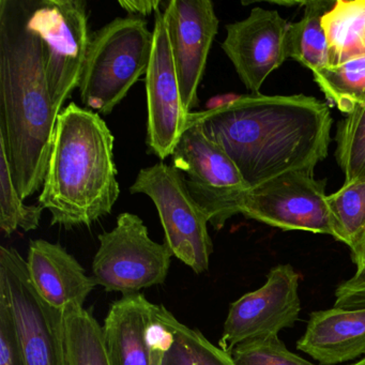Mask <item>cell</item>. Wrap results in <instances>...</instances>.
<instances>
[{
	"mask_svg": "<svg viewBox=\"0 0 365 365\" xmlns=\"http://www.w3.org/2000/svg\"><path fill=\"white\" fill-rule=\"evenodd\" d=\"M351 257L356 266V270L365 268V236L361 242L351 250Z\"/></svg>",
	"mask_w": 365,
	"mask_h": 365,
	"instance_id": "f546056e",
	"label": "cell"
},
{
	"mask_svg": "<svg viewBox=\"0 0 365 365\" xmlns=\"http://www.w3.org/2000/svg\"><path fill=\"white\" fill-rule=\"evenodd\" d=\"M0 292L11 305L26 365H69L63 312L39 296L29 279L26 259L14 247H0Z\"/></svg>",
	"mask_w": 365,
	"mask_h": 365,
	"instance_id": "9c48e42d",
	"label": "cell"
},
{
	"mask_svg": "<svg viewBox=\"0 0 365 365\" xmlns=\"http://www.w3.org/2000/svg\"><path fill=\"white\" fill-rule=\"evenodd\" d=\"M334 4L326 0L303 1L304 16L299 22L289 24L286 34L287 58L294 59L313 73L330 66L328 41L322 20Z\"/></svg>",
	"mask_w": 365,
	"mask_h": 365,
	"instance_id": "d6986e66",
	"label": "cell"
},
{
	"mask_svg": "<svg viewBox=\"0 0 365 365\" xmlns=\"http://www.w3.org/2000/svg\"><path fill=\"white\" fill-rule=\"evenodd\" d=\"M119 6L129 14V16L146 18L153 12H158L163 3L160 0H120Z\"/></svg>",
	"mask_w": 365,
	"mask_h": 365,
	"instance_id": "f1b7e54d",
	"label": "cell"
},
{
	"mask_svg": "<svg viewBox=\"0 0 365 365\" xmlns=\"http://www.w3.org/2000/svg\"><path fill=\"white\" fill-rule=\"evenodd\" d=\"M313 74L320 91L341 113L365 106V55Z\"/></svg>",
	"mask_w": 365,
	"mask_h": 365,
	"instance_id": "44dd1931",
	"label": "cell"
},
{
	"mask_svg": "<svg viewBox=\"0 0 365 365\" xmlns=\"http://www.w3.org/2000/svg\"><path fill=\"white\" fill-rule=\"evenodd\" d=\"M27 27L41 39L55 110L78 88L91 36L84 0H27Z\"/></svg>",
	"mask_w": 365,
	"mask_h": 365,
	"instance_id": "8992f818",
	"label": "cell"
},
{
	"mask_svg": "<svg viewBox=\"0 0 365 365\" xmlns=\"http://www.w3.org/2000/svg\"><path fill=\"white\" fill-rule=\"evenodd\" d=\"M230 354L237 365H316L289 351L279 335L243 341Z\"/></svg>",
	"mask_w": 365,
	"mask_h": 365,
	"instance_id": "484cf974",
	"label": "cell"
},
{
	"mask_svg": "<svg viewBox=\"0 0 365 365\" xmlns=\"http://www.w3.org/2000/svg\"><path fill=\"white\" fill-rule=\"evenodd\" d=\"M163 365H237L232 354L215 347L197 329L180 322L175 327V339Z\"/></svg>",
	"mask_w": 365,
	"mask_h": 365,
	"instance_id": "d4e9b609",
	"label": "cell"
},
{
	"mask_svg": "<svg viewBox=\"0 0 365 365\" xmlns=\"http://www.w3.org/2000/svg\"><path fill=\"white\" fill-rule=\"evenodd\" d=\"M0 365H26L16 318L3 292H0Z\"/></svg>",
	"mask_w": 365,
	"mask_h": 365,
	"instance_id": "83f0119b",
	"label": "cell"
},
{
	"mask_svg": "<svg viewBox=\"0 0 365 365\" xmlns=\"http://www.w3.org/2000/svg\"><path fill=\"white\" fill-rule=\"evenodd\" d=\"M335 155L345 183L365 180V106L354 108L337 125Z\"/></svg>",
	"mask_w": 365,
	"mask_h": 365,
	"instance_id": "cb8c5ba5",
	"label": "cell"
},
{
	"mask_svg": "<svg viewBox=\"0 0 365 365\" xmlns=\"http://www.w3.org/2000/svg\"><path fill=\"white\" fill-rule=\"evenodd\" d=\"M352 365H365V356H364V359H362V360L359 361V362L356 363V364H352Z\"/></svg>",
	"mask_w": 365,
	"mask_h": 365,
	"instance_id": "4dcf8cb0",
	"label": "cell"
},
{
	"mask_svg": "<svg viewBox=\"0 0 365 365\" xmlns=\"http://www.w3.org/2000/svg\"><path fill=\"white\" fill-rule=\"evenodd\" d=\"M93 262V277L106 292L123 297L165 282L172 264L168 245L149 237L148 228L134 213L117 217L116 226L99 235Z\"/></svg>",
	"mask_w": 365,
	"mask_h": 365,
	"instance_id": "52a82bcc",
	"label": "cell"
},
{
	"mask_svg": "<svg viewBox=\"0 0 365 365\" xmlns=\"http://www.w3.org/2000/svg\"><path fill=\"white\" fill-rule=\"evenodd\" d=\"M42 211L40 205L24 204L14 185L5 143L0 138V228L6 236H11L19 228L24 232L37 230Z\"/></svg>",
	"mask_w": 365,
	"mask_h": 365,
	"instance_id": "603a6c76",
	"label": "cell"
},
{
	"mask_svg": "<svg viewBox=\"0 0 365 365\" xmlns=\"http://www.w3.org/2000/svg\"><path fill=\"white\" fill-rule=\"evenodd\" d=\"M144 18H116L91 36L78 91L88 110L112 114L132 87L146 76L153 35Z\"/></svg>",
	"mask_w": 365,
	"mask_h": 365,
	"instance_id": "277c9868",
	"label": "cell"
},
{
	"mask_svg": "<svg viewBox=\"0 0 365 365\" xmlns=\"http://www.w3.org/2000/svg\"><path fill=\"white\" fill-rule=\"evenodd\" d=\"M189 121L234 162L250 189L294 170L314 173L328 155L332 117L314 97L232 96Z\"/></svg>",
	"mask_w": 365,
	"mask_h": 365,
	"instance_id": "6da1fadb",
	"label": "cell"
},
{
	"mask_svg": "<svg viewBox=\"0 0 365 365\" xmlns=\"http://www.w3.org/2000/svg\"><path fill=\"white\" fill-rule=\"evenodd\" d=\"M289 23L277 10L254 8L245 20L226 25L222 48L241 82L253 95L287 59L286 34Z\"/></svg>",
	"mask_w": 365,
	"mask_h": 365,
	"instance_id": "5bb4252c",
	"label": "cell"
},
{
	"mask_svg": "<svg viewBox=\"0 0 365 365\" xmlns=\"http://www.w3.org/2000/svg\"><path fill=\"white\" fill-rule=\"evenodd\" d=\"M172 157L173 166L185 175L190 194L215 230L240 215L250 187L232 159L205 135L200 123L189 121Z\"/></svg>",
	"mask_w": 365,
	"mask_h": 365,
	"instance_id": "ba28073f",
	"label": "cell"
},
{
	"mask_svg": "<svg viewBox=\"0 0 365 365\" xmlns=\"http://www.w3.org/2000/svg\"><path fill=\"white\" fill-rule=\"evenodd\" d=\"M333 238L354 250L365 236V180L344 182L327 196Z\"/></svg>",
	"mask_w": 365,
	"mask_h": 365,
	"instance_id": "7402d4cb",
	"label": "cell"
},
{
	"mask_svg": "<svg viewBox=\"0 0 365 365\" xmlns=\"http://www.w3.org/2000/svg\"><path fill=\"white\" fill-rule=\"evenodd\" d=\"M326 181L314 173L294 170L274 177L245 194L240 215L283 230H304L333 237Z\"/></svg>",
	"mask_w": 365,
	"mask_h": 365,
	"instance_id": "30bf717a",
	"label": "cell"
},
{
	"mask_svg": "<svg viewBox=\"0 0 365 365\" xmlns=\"http://www.w3.org/2000/svg\"><path fill=\"white\" fill-rule=\"evenodd\" d=\"M151 305L142 294L112 303L102 327L110 365H150L145 329Z\"/></svg>",
	"mask_w": 365,
	"mask_h": 365,
	"instance_id": "e0dca14e",
	"label": "cell"
},
{
	"mask_svg": "<svg viewBox=\"0 0 365 365\" xmlns=\"http://www.w3.org/2000/svg\"><path fill=\"white\" fill-rule=\"evenodd\" d=\"M330 66L365 55V0H337L324 14Z\"/></svg>",
	"mask_w": 365,
	"mask_h": 365,
	"instance_id": "ac0fdd59",
	"label": "cell"
},
{
	"mask_svg": "<svg viewBox=\"0 0 365 365\" xmlns=\"http://www.w3.org/2000/svg\"><path fill=\"white\" fill-rule=\"evenodd\" d=\"M176 317L164 305H151L150 317L145 329V343L150 365H163L175 339Z\"/></svg>",
	"mask_w": 365,
	"mask_h": 365,
	"instance_id": "4316f807",
	"label": "cell"
},
{
	"mask_svg": "<svg viewBox=\"0 0 365 365\" xmlns=\"http://www.w3.org/2000/svg\"><path fill=\"white\" fill-rule=\"evenodd\" d=\"M150 63L146 73V143L160 160L173 155L189 123L181 99L178 76L173 58L163 11L155 12Z\"/></svg>",
	"mask_w": 365,
	"mask_h": 365,
	"instance_id": "7c38bea8",
	"label": "cell"
},
{
	"mask_svg": "<svg viewBox=\"0 0 365 365\" xmlns=\"http://www.w3.org/2000/svg\"><path fill=\"white\" fill-rule=\"evenodd\" d=\"M297 349L322 365L348 362L365 356V307H333L313 312Z\"/></svg>",
	"mask_w": 365,
	"mask_h": 365,
	"instance_id": "2e32d148",
	"label": "cell"
},
{
	"mask_svg": "<svg viewBox=\"0 0 365 365\" xmlns=\"http://www.w3.org/2000/svg\"><path fill=\"white\" fill-rule=\"evenodd\" d=\"M173 58L185 112L200 104L198 87L219 29L210 0H170L163 3Z\"/></svg>",
	"mask_w": 365,
	"mask_h": 365,
	"instance_id": "4fadbf2b",
	"label": "cell"
},
{
	"mask_svg": "<svg viewBox=\"0 0 365 365\" xmlns=\"http://www.w3.org/2000/svg\"><path fill=\"white\" fill-rule=\"evenodd\" d=\"M298 286L299 274L290 264L271 269L264 285L230 304L220 348L232 354L243 341L294 327L301 311Z\"/></svg>",
	"mask_w": 365,
	"mask_h": 365,
	"instance_id": "8fae6325",
	"label": "cell"
},
{
	"mask_svg": "<svg viewBox=\"0 0 365 365\" xmlns=\"http://www.w3.org/2000/svg\"><path fill=\"white\" fill-rule=\"evenodd\" d=\"M27 0H0V138L23 200L43 187L59 113L41 39L27 27Z\"/></svg>",
	"mask_w": 365,
	"mask_h": 365,
	"instance_id": "7a4b0ae2",
	"label": "cell"
},
{
	"mask_svg": "<svg viewBox=\"0 0 365 365\" xmlns=\"http://www.w3.org/2000/svg\"><path fill=\"white\" fill-rule=\"evenodd\" d=\"M114 142L99 113L74 102L59 113L38 197L52 225L89 227L112 212L120 195Z\"/></svg>",
	"mask_w": 365,
	"mask_h": 365,
	"instance_id": "3957f363",
	"label": "cell"
},
{
	"mask_svg": "<svg viewBox=\"0 0 365 365\" xmlns=\"http://www.w3.org/2000/svg\"><path fill=\"white\" fill-rule=\"evenodd\" d=\"M29 279L39 296L54 309L84 307L96 286L82 264L65 247L43 239L31 241L26 259Z\"/></svg>",
	"mask_w": 365,
	"mask_h": 365,
	"instance_id": "9a60e30c",
	"label": "cell"
},
{
	"mask_svg": "<svg viewBox=\"0 0 365 365\" xmlns=\"http://www.w3.org/2000/svg\"><path fill=\"white\" fill-rule=\"evenodd\" d=\"M130 193L145 194L153 200L175 257L197 274L208 271L213 252L209 220L190 194L180 170L163 162L143 168Z\"/></svg>",
	"mask_w": 365,
	"mask_h": 365,
	"instance_id": "5b68a950",
	"label": "cell"
},
{
	"mask_svg": "<svg viewBox=\"0 0 365 365\" xmlns=\"http://www.w3.org/2000/svg\"><path fill=\"white\" fill-rule=\"evenodd\" d=\"M63 332L69 365H110L103 328L84 307L63 311Z\"/></svg>",
	"mask_w": 365,
	"mask_h": 365,
	"instance_id": "ffe728a7",
	"label": "cell"
}]
</instances>
